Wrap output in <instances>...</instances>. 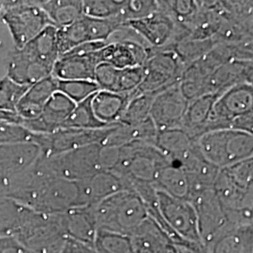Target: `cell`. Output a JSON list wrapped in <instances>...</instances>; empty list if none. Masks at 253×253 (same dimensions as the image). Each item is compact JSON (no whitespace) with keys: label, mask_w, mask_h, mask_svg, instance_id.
I'll list each match as a JSON object with an SVG mask.
<instances>
[{"label":"cell","mask_w":253,"mask_h":253,"mask_svg":"<svg viewBox=\"0 0 253 253\" xmlns=\"http://www.w3.org/2000/svg\"><path fill=\"white\" fill-rule=\"evenodd\" d=\"M97 52L59 56L54 64L52 75L58 80L94 81L95 70L100 64Z\"/></svg>","instance_id":"obj_20"},{"label":"cell","mask_w":253,"mask_h":253,"mask_svg":"<svg viewBox=\"0 0 253 253\" xmlns=\"http://www.w3.org/2000/svg\"><path fill=\"white\" fill-rule=\"evenodd\" d=\"M96 253V252H93V253Z\"/></svg>","instance_id":"obj_42"},{"label":"cell","mask_w":253,"mask_h":253,"mask_svg":"<svg viewBox=\"0 0 253 253\" xmlns=\"http://www.w3.org/2000/svg\"><path fill=\"white\" fill-rule=\"evenodd\" d=\"M93 249L97 253H133L129 235L98 230Z\"/></svg>","instance_id":"obj_30"},{"label":"cell","mask_w":253,"mask_h":253,"mask_svg":"<svg viewBox=\"0 0 253 253\" xmlns=\"http://www.w3.org/2000/svg\"><path fill=\"white\" fill-rule=\"evenodd\" d=\"M38 4L56 28L69 27L84 16L83 1H39Z\"/></svg>","instance_id":"obj_28"},{"label":"cell","mask_w":253,"mask_h":253,"mask_svg":"<svg viewBox=\"0 0 253 253\" xmlns=\"http://www.w3.org/2000/svg\"><path fill=\"white\" fill-rule=\"evenodd\" d=\"M32 137L33 133L21 125L0 122V143H32Z\"/></svg>","instance_id":"obj_38"},{"label":"cell","mask_w":253,"mask_h":253,"mask_svg":"<svg viewBox=\"0 0 253 253\" xmlns=\"http://www.w3.org/2000/svg\"><path fill=\"white\" fill-rule=\"evenodd\" d=\"M2 20L7 25L15 49H21L42 33L54 26L38 2H15L6 6Z\"/></svg>","instance_id":"obj_6"},{"label":"cell","mask_w":253,"mask_h":253,"mask_svg":"<svg viewBox=\"0 0 253 253\" xmlns=\"http://www.w3.org/2000/svg\"><path fill=\"white\" fill-rule=\"evenodd\" d=\"M57 91L78 104L96 94L100 88L94 81L85 80H58Z\"/></svg>","instance_id":"obj_32"},{"label":"cell","mask_w":253,"mask_h":253,"mask_svg":"<svg viewBox=\"0 0 253 253\" xmlns=\"http://www.w3.org/2000/svg\"><path fill=\"white\" fill-rule=\"evenodd\" d=\"M159 209L164 222L178 238L202 243L197 216L189 200L179 199L157 190Z\"/></svg>","instance_id":"obj_11"},{"label":"cell","mask_w":253,"mask_h":253,"mask_svg":"<svg viewBox=\"0 0 253 253\" xmlns=\"http://www.w3.org/2000/svg\"><path fill=\"white\" fill-rule=\"evenodd\" d=\"M121 26L123 25L115 19L104 20L84 15L69 27L57 28L56 45L59 56L85 42L107 43L110 36Z\"/></svg>","instance_id":"obj_8"},{"label":"cell","mask_w":253,"mask_h":253,"mask_svg":"<svg viewBox=\"0 0 253 253\" xmlns=\"http://www.w3.org/2000/svg\"><path fill=\"white\" fill-rule=\"evenodd\" d=\"M189 201L195 209L201 241L208 247L227 226L225 209L213 188H206L191 193Z\"/></svg>","instance_id":"obj_12"},{"label":"cell","mask_w":253,"mask_h":253,"mask_svg":"<svg viewBox=\"0 0 253 253\" xmlns=\"http://www.w3.org/2000/svg\"><path fill=\"white\" fill-rule=\"evenodd\" d=\"M149 47L135 42H109L97 52L100 63H106L118 70L143 67L148 57Z\"/></svg>","instance_id":"obj_16"},{"label":"cell","mask_w":253,"mask_h":253,"mask_svg":"<svg viewBox=\"0 0 253 253\" xmlns=\"http://www.w3.org/2000/svg\"><path fill=\"white\" fill-rule=\"evenodd\" d=\"M173 244L175 247L176 253H208V249L203 243L181 240Z\"/></svg>","instance_id":"obj_41"},{"label":"cell","mask_w":253,"mask_h":253,"mask_svg":"<svg viewBox=\"0 0 253 253\" xmlns=\"http://www.w3.org/2000/svg\"><path fill=\"white\" fill-rule=\"evenodd\" d=\"M253 112V86L242 84L223 92L216 100L205 133L230 129L232 122L244 115ZM204 133V134H205Z\"/></svg>","instance_id":"obj_10"},{"label":"cell","mask_w":253,"mask_h":253,"mask_svg":"<svg viewBox=\"0 0 253 253\" xmlns=\"http://www.w3.org/2000/svg\"><path fill=\"white\" fill-rule=\"evenodd\" d=\"M121 149L118 146L100 145L99 164L100 171L113 172L119 164Z\"/></svg>","instance_id":"obj_40"},{"label":"cell","mask_w":253,"mask_h":253,"mask_svg":"<svg viewBox=\"0 0 253 253\" xmlns=\"http://www.w3.org/2000/svg\"><path fill=\"white\" fill-rule=\"evenodd\" d=\"M100 145H91L46 159V169L55 176L71 181L88 179L100 172Z\"/></svg>","instance_id":"obj_9"},{"label":"cell","mask_w":253,"mask_h":253,"mask_svg":"<svg viewBox=\"0 0 253 253\" xmlns=\"http://www.w3.org/2000/svg\"><path fill=\"white\" fill-rule=\"evenodd\" d=\"M158 1L129 0L123 1L118 20L124 25L129 21L145 18L158 10Z\"/></svg>","instance_id":"obj_34"},{"label":"cell","mask_w":253,"mask_h":253,"mask_svg":"<svg viewBox=\"0 0 253 253\" xmlns=\"http://www.w3.org/2000/svg\"><path fill=\"white\" fill-rule=\"evenodd\" d=\"M253 61L232 60L219 66L207 82L208 94H222L227 89L242 84H253Z\"/></svg>","instance_id":"obj_19"},{"label":"cell","mask_w":253,"mask_h":253,"mask_svg":"<svg viewBox=\"0 0 253 253\" xmlns=\"http://www.w3.org/2000/svg\"><path fill=\"white\" fill-rule=\"evenodd\" d=\"M122 4V0L83 1V13L84 15L92 18L118 20V14Z\"/></svg>","instance_id":"obj_35"},{"label":"cell","mask_w":253,"mask_h":253,"mask_svg":"<svg viewBox=\"0 0 253 253\" xmlns=\"http://www.w3.org/2000/svg\"><path fill=\"white\" fill-rule=\"evenodd\" d=\"M29 86L19 84L8 76L0 80V111L15 113L20 100Z\"/></svg>","instance_id":"obj_33"},{"label":"cell","mask_w":253,"mask_h":253,"mask_svg":"<svg viewBox=\"0 0 253 253\" xmlns=\"http://www.w3.org/2000/svg\"><path fill=\"white\" fill-rule=\"evenodd\" d=\"M124 25L132 28L146 45L154 49L171 46L176 28L173 19L159 7L156 12L145 18L129 21Z\"/></svg>","instance_id":"obj_14"},{"label":"cell","mask_w":253,"mask_h":253,"mask_svg":"<svg viewBox=\"0 0 253 253\" xmlns=\"http://www.w3.org/2000/svg\"><path fill=\"white\" fill-rule=\"evenodd\" d=\"M196 141L182 128L158 131L155 146L171 162H180L190 152Z\"/></svg>","instance_id":"obj_27"},{"label":"cell","mask_w":253,"mask_h":253,"mask_svg":"<svg viewBox=\"0 0 253 253\" xmlns=\"http://www.w3.org/2000/svg\"><path fill=\"white\" fill-rule=\"evenodd\" d=\"M207 249L208 253H253V227L229 225Z\"/></svg>","instance_id":"obj_23"},{"label":"cell","mask_w":253,"mask_h":253,"mask_svg":"<svg viewBox=\"0 0 253 253\" xmlns=\"http://www.w3.org/2000/svg\"><path fill=\"white\" fill-rule=\"evenodd\" d=\"M118 167L113 171L125 182L154 185L160 171L169 160L155 145L136 141L120 147Z\"/></svg>","instance_id":"obj_4"},{"label":"cell","mask_w":253,"mask_h":253,"mask_svg":"<svg viewBox=\"0 0 253 253\" xmlns=\"http://www.w3.org/2000/svg\"><path fill=\"white\" fill-rule=\"evenodd\" d=\"M93 208L98 230L129 235L148 217L144 202L133 191L122 190Z\"/></svg>","instance_id":"obj_2"},{"label":"cell","mask_w":253,"mask_h":253,"mask_svg":"<svg viewBox=\"0 0 253 253\" xmlns=\"http://www.w3.org/2000/svg\"><path fill=\"white\" fill-rule=\"evenodd\" d=\"M155 189L179 199H189L190 185L187 174L177 162L169 161L159 172Z\"/></svg>","instance_id":"obj_26"},{"label":"cell","mask_w":253,"mask_h":253,"mask_svg":"<svg viewBox=\"0 0 253 253\" xmlns=\"http://www.w3.org/2000/svg\"><path fill=\"white\" fill-rule=\"evenodd\" d=\"M222 170L240 189L253 190V158L234 163Z\"/></svg>","instance_id":"obj_36"},{"label":"cell","mask_w":253,"mask_h":253,"mask_svg":"<svg viewBox=\"0 0 253 253\" xmlns=\"http://www.w3.org/2000/svg\"><path fill=\"white\" fill-rule=\"evenodd\" d=\"M148 57L144 67L145 76L140 86L131 95L156 96L179 84L187 66L172 49L148 48Z\"/></svg>","instance_id":"obj_5"},{"label":"cell","mask_w":253,"mask_h":253,"mask_svg":"<svg viewBox=\"0 0 253 253\" xmlns=\"http://www.w3.org/2000/svg\"><path fill=\"white\" fill-rule=\"evenodd\" d=\"M130 94L98 91L92 99V109L96 118L107 126L118 125L124 115Z\"/></svg>","instance_id":"obj_24"},{"label":"cell","mask_w":253,"mask_h":253,"mask_svg":"<svg viewBox=\"0 0 253 253\" xmlns=\"http://www.w3.org/2000/svg\"><path fill=\"white\" fill-rule=\"evenodd\" d=\"M94 95L75 105L71 115L65 120L61 128L99 129L110 126L100 122L96 118L92 109V99Z\"/></svg>","instance_id":"obj_29"},{"label":"cell","mask_w":253,"mask_h":253,"mask_svg":"<svg viewBox=\"0 0 253 253\" xmlns=\"http://www.w3.org/2000/svg\"><path fill=\"white\" fill-rule=\"evenodd\" d=\"M86 207L95 206L100 201L122 190H126L124 180L114 172L100 171L86 180L80 181Z\"/></svg>","instance_id":"obj_22"},{"label":"cell","mask_w":253,"mask_h":253,"mask_svg":"<svg viewBox=\"0 0 253 253\" xmlns=\"http://www.w3.org/2000/svg\"><path fill=\"white\" fill-rule=\"evenodd\" d=\"M118 70L106 63L97 66L94 74V82L98 84L100 90L114 92L118 79Z\"/></svg>","instance_id":"obj_39"},{"label":"cell","mask_w":253,"mask_h":253,"mask_svg":"<svg viewBox=\"0 0 253 253\" xmlns=\"http://www.w3.org/2000/svg\"><path fill=\"white\" fill-rule=\"evenodd\" d=\"M75 105L73 101L62 93L56 91L46 102L39 118L28 121L22 120L20 125L32 133H52L62 127L65 120L71 115Z\"/></svg>","instance_id":"obj_15"},{"label":"cell","mask_w":253,"mask_h":253,"mask_svg":"<svg viewBox=\"0 0 253 253\" xmlns=\"http://www.w3.org/2000/svg\"><path fill=\"white\" fill-rule=\"evenodd\" d=\"M57 91V79L53 75L29 86L15 110L22 120H34L41 116L46 102Z\"/></svg>","instance_id":"obj_21"},{"label":"cell","mask_w":253,"mask_h":253,"mask_svg":"<svg viewBox=\"0 0 253 253\" xmlns=\"http://www.w3.org/2000/svg\"><path fill=\"white\" fill-rule=\"evenodd\" d=\"M221 94H208L189 102L181 128L194 141L205 133L213 106Z\"/></svg>","instance_id":"obj_25"},{"label":"cell","mask_w":253,"mask_h":253,"mask_svg":"<svg viewBox=\"0 0 253 253\" xmlns=\"http://www.w3.org/2000/svg\"><path fill=\"white\" fill-rule=\"evenodd\" d=\"M144 67H133L118 70V79L114 93L130 94L135 91L144 80Z\"/></svg>","instance_id":"obj_37"},{"label":"cell","mask_w":253,"mask_h":253,"mask_svg":"<svg viewBox=\"0 0 253 253\" xmlns=\"http://www.w3.org/2000/svg\"><path fill=\"white\" fill-rule=\"evenodd\" d=\"M203 157L218 169L253 158V134L220 129L207 132L196 141Z\"/></svg>","instance_id":"obj_3"},{"label":"cell","mask_w":253,"mask_h":253,"mask_svg":"<svg viewBox=\"0 0 253 253\" xmlns=\"http://www.w3.org/2000/svg\"><path fill=\"white\" fill-rule=\"evenodd\" d=\"M133 253H176L172 239L150 217L130 235Z\"/></svg>","instance_id":"obj_17"},{"label":"cell","mask_w":253,"mask_h":253,"mask_svg":"<svg viewBox=\"0 0 253 253\" xmlns=\"http://www.w3.org/2000/svg\"><path fill=\"white\" fill-rule=\"evenodd\" d=\"M153 98L154 96L146 94H130V100L127 103L119 124L132 126L141 124L150 119V110Z\"/></svg>","instance_id":"obj_31"},{"label":"cell","mask_w":253,"mask_h":253,"mask_svg":"<svg viewBox=\"0 0 253 253\" xmlns=\"http://www.w3.org/2000/svg\"><path fill=\"white\" fill-rule=\"evenodd\" d=\"M58 217L67 237L93 247L98 229L91 206L73 208L58 214Z\"/></svg>","instance_id":"obj_18"},{"label":"cell","mask_w":253,"mask_h":253,"mask_svg":"<svg viewBox=\"0 0 253 253\" xmlns=\"http://www.w3.org/2000/svg\"><path fill=\"white\" fill-rule=\"evenodd\" d=\"M54 26H49L36 38L12 54L8 77L19 84L31 86L53 73L54 64L59 58Z\"/></svg>","instance_id":"obj_1"},{"label":"cell","mask_w":253,"mask_h":253,"mask_svg":"<svg viewBox=\"0 0 253 253\" xmlns=\"http://www.w3.org/2000/svg\"><path fill=\"white\" fill-rule=\"evenodd\" d=\"M189 105L179 88V84L154 96L150 118L158 131L181 128Z\"/></svg>","instance_id":"obj_13"},{"label":"cell","mask_w":253,"mask_h":253,"mask_svg":"<svg viewBox=\"0 0 253 253\" xmlns=\"http://www.w3.org/2000/svg\"><path fill=\"white\" fill-rule=\"evenodd\" d=\"M114 126L99 129L60 128L47 134L33 133L32 143L39 146L47 159L87 145H102Z\"/></svg>","instance_id":"obj_7"}]
</instances>
